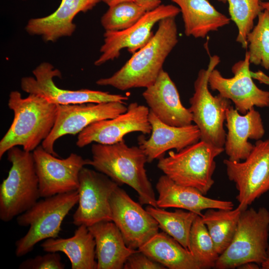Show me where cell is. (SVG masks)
<instances>
[{"instance_id": "d4e9b609", "label": "cell", "mask_w": 269, "mask_h": 269, "mask_svg": "<svg viewBox=\"0 0 269 269\" xmlns=\"http://www.w3.org/2000/svg\"><path fill=\"white\" fill-rule=\"evenodd\" d=\"M178 6L187 36L204 38L231 21L230 18L218 11L208 0H171Z\"/></svg>"}, {"instance_id": "30bf717a", "label": "cell", "mask_w": 269, "mask_h": 269, "mask_svg": "<svg viewBox=\"0 0 269 269\" xmlns=\"http://www.w3.org/2000/svg\"><path fill=\"white\" fill-rule=\"evenodd\" d=\"M38 179L40 197L45 198L78 190L81 169L89 165V159L71 153L59 158L39 145L33 151Z\"/></svg>"}, {"instance_id": "52a82bcc", "label": "cell", "mask_w": 269, "mask_h": 269, "mask_svg": "<svg viewBox=\"0 0 269 269\" xmlns=\"http://www.w3.org/2000/svg\"><path fill=\"white\" fill-rule=\"evenodd\" d=\"M269 236V210L264 207L247 208L241 212L233 239L214 268L233 269L248 262L261 266L266 257Z\"/></svg>"}, {"instance_id": "ac0fdd59", "label": "cell", "mask_w": 269, "mask_h": 269, "mask_svg": "<svg viewBox=\"0 0 269 269\" xmlns=\"http://www.w3.org/2000/svg\"><path fill=\"white\" fill-rule=\"evenodd\" d=\"M142 96L149 110L164 123L178 127L192 124V114L182 105L175 83L163 69Z\"/></svg>"}, {"instance_id": "d6986e66", "label": "cell", "mask_w": 269, "mask_h": 269, "mask_svg": "<svg viewBox=\"0 0 269 269\" xmlns=\"http://www.w3.org/2000/svg\"><path fill=\"white\" fill-rule=\"evenodd\" d=\"M151 135L146 139L144 134L138 138V146L145 154L148 163L164 156L165 152L175 149L178 151L200 140V132L195 125L174 127L161 121L149 110Z\"/></svg>"}, {"instance_id": "8d00e7d4", "label": "cell", "mask_w": 269, "mask_h": 269, "mask_svg": "<svg viewBox=\"0 0 269 269\" xmlns=\"http://www.w3.org/2000/svg\"><path fill=\"white\" fill-rule=\"evenodd\" d=\"M106 3L109 7L115 5L120 3L128 1H135V0H99Z\"/></svg>"}, {"instance_id": "44dd1931", "label": "cell", "mask_w": 269, "mask_h": 269, "mask_svg": "<svg viewBox=\"0 0 269 269\" xmlns=\"http://www.w3.org/2000/svg\"><path fill=\"white\" fill-rule=\"evenodd\" d=\"M158 193L157 207L176 208L192 212L202 216L208 209H233L232 201L207 197L195 188L178 184L166 175L161 176L156 184Z\"/></svg>"}, {"instance_id": "e575fe53", "label": "cell", "mask_w": 269, "mask_h": 269, "mask_svg": "<svg viewBox=\"0 0 269 269\" xmlns=\"http://www.w3.org/2000/svg\"><path fill=\"white\" fill-rule=\"evenodd\" d=\"M135 2L143 7L146 11L151 10L161 4V0H135Z\"/></svg>"}, {"instance_id": "277c9868", "label": "cell", "mask_w": 269, "mask_h": 269, "mask_svg": "<svg viewBox=\"0 0 269 269\" xmlns=\"http://www.w3.org/2000/svg\"><path fill=\"white\" fill-rule=\"evenodd\" d=\"M78 201L77 190L58 194L38 200L18 215L17 225L29 229L15 243L16 256L21 257L31 252L42 241L58 238L63 221Z\"/></svg>"}, {"instance_id": "f35d334b", "label": "cell", "mask_w": 269, "mask_h": 269, "mask_svg": "<svg viewBox=\"0 0 269 269\" xmlns=\"http://www.w3.org/2000/svg\"><path fill=\"white\" fill-rule=\"evenodd\" d=\"M261 5L264 8V9H267L269 11V1H261Z\"/></svg>"}, {"instance_id": "8992f818", "label": "cell", "mask_w": 269, "mask_h": 269, "mask_svg": "<svg viewBox=\"0 0 269 269\" xmlns=\"http://www.w3.org/2000/svg\"><path fill=\"white\" fill-rule=\"evenodd\" d=\"M224 147L200 140L182 149L169 151L158 159L157 167L175 183L196 188L206 195L214 184L215 158Z\"/></svg>"}, {"instance_id": "5bb4252c", "label": "cell", "mask_w": 269, "mask_h": 269, "mask_svg": "<svg viewBox=\"0 0 269 269\" xmlns=\"http://www.w3.org/2000/svg\"><path fill=\"white\" fill-rule=\"evenodd\" d=\"M127 109L126 103L119 102L57 105L55 123L41 145L48 152L59 157L54 146L60 137L67 134H79L91 124L114 118Z\"/></svg>"}, {"instance_id": "484cf974", "label": "cell", "mask_w": 269, "mask_h": 269, "mask_svg": "<svg viewBox=\"0 0 269 269\" xmlns=\"http://www.w3.org/2000/svg\"><path fill=\"white\" fill-rule=\"evenodd\" d=\"M138 251L169 269H202L191 252L164 232H158Z\"/></svg>"}, {"instance_id": "5b68a950", "label": "cell", "mask_w": 269, "mask_h": 269, "mask_svg": "<svg viewBox=\"0 0 269 269\" xmlns=\"http://www.w3.org/2000/svg\"><path fill=\"white\" fill-rule=\"evenodd\" d=\"M7 155L11 166L0 185V219L4 222L27 211L40 197L32 152L14 146Z\"/></svg>"}, {"instance_id": "603a6c76", "label": "cell", "mask_w": 269, "mask_h": 269, "mask_svg": "<svg viewBox=\"0 0 269 269\" xmlns=\"http://www.w3.org/2000/svg\"><path fill=\"white\" fill-rule=\"evenodd\" d=\"M96 244L97 269H122L128 257L138 250L128 247L120 230L112 221L90 227Z\"/></svg>"}, {"instance_id": "7c38bea8", "label": "cell", "mask_w": 269, "mask_h": 269, "mask_svg": "<svg viewBox=\"0 0 269 269\" xmlns=\"http://www.w3.org/2000/svg\"><path fill=\"white\" fill-rule=\"evenodd\" d=\"M119 186L106 175L84 167L79 174L78 206L73 215L77 226L112 221L111 196Z\"/></svg>"}, {"instance_id": "9c48e42d", "label": "cell", "mask_w": 269, "mask_h": 269, "mask_svg": "<svg viewBox=\"0 0 269 269\" xmlns=\"http://www.w3.org/2000/svg\"><path fill=\"white\" fill-rule=\"evenodd\" d=\"M223 162L229 179L235 183L238 207L242 211L269 191V137L257 140L243 162L226 159Z\"/></svg>"}, {"instance_id": "d6a6232c", "label": "cell", "mask_w": 269, "mask_h": 269, "mask_svg": "<svg viewBox=\"0 0 269 269\" xmlns=\"http://www.w3.org/2000/svg\"><path fill=\"white\" fill-rule=\"evenodd\" d=\"M65 265L58 252H47L43 255L24 260L18 266L19 269H64Z\"/></svg>"}, {"instance_id": "4fadbf2b", "label": "cell", "mask_w": 269, "mask_h": 269, "mask_svg": "<svg viewBox=\"0 0 269 269\" xmlns=\"http://www.w3.org/2000/svg\"><path fill=\"white\" fill-rule=\"evenodd\" d=\"M250 64L249 53L246 51L244 58L233 65L231 70L233 77H224L215 68L208 77L209 88L231 101L235 108L243 115L254 107H269V91L260 89L255 84L250 69Z\"/></svg>"}, {"instance_id": "ba28073f", "label": "cell", "mask_w": 269, "mask_h": 269, "mask_svg": "<svg viewBox=\"0 0 269 269\" xmlns=\"http://www.w3.org/2000/svg\"><path fill=\"white\" fill-rule=\"evenodd\" d=\"M209 56L207 68L199 70L194 81V92L189 99L188 109L193 122L200 131V140L224 147L226 135L224 123L231 102L220 94L213 96L209 90V75L220 62L218 55Z\"/></svg>"}, {"instance_id": "4dcf8cb0", "label": "cell", "mask_w": 269, "mask_h": 269, "mask_svg": "<svg viewBox=\"0 0 269 269\" xmlns=\"http://www.w3.org/2000/svg\"><path fill=\"white\" fill-rule=\"evenodd\" d=\"M247 37L251 64L269 70V11L264 9Z\"/></svg>"}, {"instance_id": "f1b7e54d", "label": "cell", "mask_w": 269, "mask_h": 269, "mask_svg": "<svg viewBox=\"0 0 269 269\" xmlns=\"http://www.w3.org/2000/svg\"><path fill=\"white\" fill-rule=\"evenodd\" d=\"M188 250L202 269L214 268L219 254L201 216L198 215L190 230Z\"/></svg>"}, {"instance_id": "e0dca14e", "label": "cell", "mask_w": 269, "mask_h": 269, "mask_svg": "<svg viewBox=\"0 0 269 269\" xmlns=\"http://www.w3.org/2000/svg\"><path fill=\"white\" fill-rule=\"evenodd\" d=\"M149 113L148 107L133 102L125 113L96 122L84 129L78 134L76 145L82 148L92 142L112 144L124 140L125 135L133 132L150 134Z\"/></svg>"}, {"instance_id": "ffe728a7", "label": "cell", "mask_w": 269, "mask_h": 269, "mask_svg": "<svg viewBox=\"0 0 269 269\" xmlns=\"http://www.w3.org/2000/svg\"><path fill=\"white\" fill-rule=\"evenodd\" d=\"M226 133L224 150L231 161H241L249 155L254 145L249 139L258 140L265 130L260 113L254 108L241 115L232 106L226 111Z\"/></svg>"}, {"instance_id": "2e32d148", "label": "cell", "mask_w": 269, "mask_h": 269, "mask_svg": "<svg viewBox=\"0 0 269 269\" xmlns=\"http://www.w3.org/2000/svg\"><path fill=\"white\" fill-rule=\"evenodd\" d=\"M110 202L112 221L128 247L138 250L159 232L155 219L119 186L112 193Z\"/></svg>"}, {"instance_id": "7a4b0ae2", "label": "cell", "mask_w": 269, "mask_h": 269, "mask_svg": "<svg viewBox=\"0 0 269 269\" xmlns=\"http://www.w3.org/2000/svg\"><path fill=\"white\" fill-rule=\"evenodd\" d=\"M8 106L14 117L0 141V159L14 146H21L24 150L32 152L48 136L57 114V105L44 97L29 94L22 98L17 91L10 93Z\"/></svg>"}, {"instance_id": "836d02e7", "label": "cell", "mask_w": 269, "mask_h": 269, "mask_svg": "<svg viewBox=\"0 0 269 269\" xmlns=\"http://www.w3.org/2000/svg\"><path fill=\"white\" fill-rule=\"evenodd\" d=\"M124 269H165L161 264L152 260L142 252L137 250L126 261Z\"/></svg>"}, {"instance_id": "8fae6325", "label": "cell", "mask_w": 269, "mask_h": 269, "mask_svg": "<svg viewBox=\"0 0 269 269\" xmlns=\"http://www.w3.org/2000/svg\"><path fill=\"white\" fill-rule=\"evenodd\" d=\"M34 77H25L21 79V89L28 93L40 95L56 105H72L83 103H100L119 102L125 103L127 96L89 89L65 90L57 87L55 77L61 78L60 71L48 62H43L34 69Z\"/></svg>"}, {"instance_id": "6da1fadb", "label": "cell", "mask_w": 269, "mask_h": 269, "mask_svg": "<svg viewBox=\"0 0 269 269\" xmlns=\"http://www.w3.org/2000/svg\"><path fill=\"white\" fill-rule=\"evenodd\" d=\"M178 42L175 17L158 22L152 37L112 76L96 81L100 86H110L121 91L147 88L154 83L167 57Z\"/></svg>"}, {"instance_id": "d590c367", "label": "cell", "mask_w": 269, "mask_h": 269, "mask_svg": "<svg viewBox=\"0 0 269 269\" xmlns=\"http://www.w3.org/2000/svg\"><path fill=\"white\" fill-rule=\"evenodd\" d=\"M260 265L255 262H248L244 263L237 268L239 269H259Z\"/></svg>"}, {"instance_id": "7402d4cb", "label": "cell", "mask_w": 269, "mask_h": 269, "mask_svg": "<svg viewBox=\"0 0 269 269\" xmlns=\"http://www.w3.org/2000/svg\"><path fill=\"white\" fill-rule=\"evenodd\" d=\"M99 0H62L58 8L45 17L30 19L25 27L30 35H41L45 41L54 42L63 36H70L76 25L73 22L80 12L92 9Z\"/></svg>"}, {"instance_id": "1f68e13d", "label": "cell", "mask_w": 269, "mask_h": 269, "mask_svg": "<svg viewBox=\"0 0 269 269\" xmlns=\"http://www.w3.org/2000/svg\"><path fill=\"white\" fill-rule=\"evenodd\" d=\"M146 12L135 1L124 2L109 7L101 22L106 31L123 30L133 26Z\"/></svg>"}, {"instance_id": "74e56055", "label": "cell", "mask_w": 269, "mask_h": 269, "mask_svg": "<svg viewBox=\"0 0 269 269\" xmlns=\"http://www.w3.org/2000/svg\"><path fill=\"white\" fill-rule=\"evenodd\" d=\"M263 269H269V244L266 251V257L265 260L261 264Z\"/></svg>"}, {"instance_id": "cb8c5ba5", "label": "cell", "mask_w": 269, "mask_h": 269, "mask_svg": "<svg viewBox=\"0 0 269 269\" xmlns=\"http://www.w3.org/2000/svg\"><path fill=\"white\" fill-rule=\"evenodd\" d=\"M40 246L46 252L63 253L69 259L72 269H97L95 239L84 225L78 226L71 237L49 238Z\"/></svg>"}, {"instance_id": "9a60e30c", "label": "cell", "mask_w": 269, "mask_h": 269, "mask_svg": "<svg viewBox=\"0 0 269 269\" xmlns=\"http://www.w3.org/2000/svg\"><path fill=\"white\" fill-rule=\"evenodd\" d=\"M180 10L172 4H160L146 11L133 26L120 31H106L104 43L100 48L101 55L95 61L96 66H100L109 60L118 58L121 50L127 48L134 54L152 37V27L160 20L168 17H176Z\"/></svg>"}, {"instance_id": "3957f363", "label": "cell", "mask_w": 269, "mask_h": 269, "mask_svg": "<svg viewBox=\"0 0 269 269\" xmlns=\"http://www.w3.org/2000/svg\"><path fill=\"white\" fill-rule=\"evenodd\" d=\"M89 165L110 177L119 185L127 184L137 193L141 204L157 207L156 198L144 168L147 158L137 146L125 140L112 144L94 143Z\"/></svg>"}, {"instance_id": "4316f807", "label": "cell", "mask_w": 269, "mask_h": 269, "mask_svg": "<svg viewBox=\"0 0 269 269\" xmlns=\"http://www.w3.org/2000/svg\"><path fill=\"white\" fill-rule=\"evenodd\" d=\"M242 212L238 207L228 210L208 209L201 216L219 255L231 243Z\"/></svg>"}, {"instance_id": "83f0119b", "label": "cell", "mask_w": 269, "mask_h": 269, "mask_svg": "<svg viewBox=\"0 0 269 269\" xmlns=\"http://www.w3.org/2000/svg\"><path fill=\"white\" fill-rule=\"evenodd\" d=\"M146 210L157 221L163 232L188 250L190 230L197 214L182 209L169 212L150 205L147 206Z\"/></svg>"}, {"instance_id": "f546056e", "label": "cell", "mask_w": 269, "mask_h": 269, "mask_svg": "<svg viewBox=\"0 0 269 269\" xmlns=\"http://www.w3.org/2000/svg\"><path fill=\"white\" fill-rule=\"evenodd\" d=\"M228 2L230 19L237 26L236 41L244 48L248 47L247 37L254 27V20L264 9L260 4L262 0H217Z\"/></svg>"}]
</instances>
